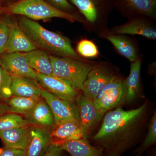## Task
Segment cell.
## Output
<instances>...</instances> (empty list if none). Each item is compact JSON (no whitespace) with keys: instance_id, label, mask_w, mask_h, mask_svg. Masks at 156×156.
<instances>
[{"instance_id":"obj_31","label":"cell","mask_w":156,"mask_h":156,"mask_svg":"<svg viewBox=\"0 0 156 156\" xmlns=\"http://www.w3.org/2000/svg\"><path fill=\"white\" fill-rule=\"evenodd\" d=\"M0 156H26L25 150L19 149L5 148Z\"/></svg>"},{"instance_id":"obj_20","label":"cell","mask_w":156,"mask_h":156,"mask_svg":"<svg viewBox=\"0 0 156 156\" xmlns=\"http://www.w3.org/2000/svg\"><path fill=\"white\" fill-rule=\"evenodd\" d=\"M66 151L71 156H103L100 148L92 146L88 140H73L55 144Z\"/></svg>"},{"instance_id":"obj_23","label":"cell","mask_w":156,"mask_h":156,"mask_svg":"<svg viewBox=\"0 0 156 156\" xmlns=\"http://www.w3.org/2000/svg\"><path fill=\"white\" fill-rule=\"evenodd\" d=\"M52 143L83 138L80 125L73 122H66L55 126L50 133Z\"/></svg>"},{"instance_id":"obj_9","label":"cell","mask_w":156,"mask_h":156,"mask_svg":"<svg viewBox=\"0 0 156 156\" xmlns=\"http://www.w3.org/2000/svg\"><path fill=\"white\" fill-rule=\"evenodd\" d=\"M75 103L79 112L83 139L88 140L91 131L102 120L105 114L96 108L92 101L85 97L82 93L77 97Z\"/></svg>"},{"instance_id":"obj_18","label":"cell","mask_w":156,"mask_h":156,"mask_svg":"<svg viewBox=\"0 0 156 156\" xmlns=\"http://www.w3.org/2000/svg\"><path fill=\"white\" fill-rule=\"evenodd\" d=\"M41 87L37 81L25 76L12 78V96L39 98H41Z\"/></svg>"},{"instance_id":"obj_14","label":"cell","mask_w":156,"mask_h":156,"mask_svg":"<svg viewBox=\"0 0 156 156\" xmlns=\"http://www.w3.org/2000/svg\"><path fill=\"white\" fill-rule=\"evenodd\" d=\"M28 126L50 133L55 126V119L50 106L44 98L38 100L33 109L24 117Z\"/></svg>"},{"instance_id":"obj_5","label":"cell","mask_w":156,"mask_h":156,"mask_svg":"<svg viewBox=\"0 0 156 156\" xmlns=\"http://www.w3.org/2000/svg\"><path fill=\"white\" fill-rule=\"evenodd\" d=\"M50 58L53 75L69 83L79 91H82L84 83L95 63L51 55Z\"/></svg>"},{"instance_id":"obj_6","label":"cell","mask_w":156,"mask_h":156,"mask_svg":"<svg viewBox=\"0 0 156 156\" xmlns=\"http://www.w3.org/2000/svg\"><path fill=\"white\" fill-rule=\"evenodd\" d=\"M125 80L117 75L107 84L93 100L95 107L105 114L126 102Z\"/></svg>"},{"instance_id":"obj_27","label":"cell","mask_w":156,"mask_h":156,"mask_svg":"<svg viewBox=\"0 0 156 156\" xmlns=\"http://www.w3.org/2000/svg\"><path fill=\"white\" fill-rule=\"evenodd\" d=\"M77 53L83 58H94L99 56V52L96 44L87 39L81 40L76 47Z\"/></svg>"},{"instance_id":"obj_33","label":"cell","mask_w":156,"mask_h":156,"mask_svg":"<svg viewBox=\"0 0 156 156\" xmlns=\"http://www.w3.org/2000/svg\"><path fill=\"white\" fill-rule=\"evenodd\" d=\"M10 112L9 106L7 104L2 103L0 100V116Z\"/></svg>"},{"instance_id":"obj_7","label":"cell","mask_w":156,"mask_h":156,"mask_svg":"<svg viewBox=\"0 0 156 156\" xmlns=\"http://www.w3.org/2000/svg\"><path fill=\"white\" fill-rule=\"evenodd\" d=\"M116 76L109 62L95 63L84 83L82 94L93 101L107 84Z\"/></svg>"},{"instance_id":"obj_26","label":"cell","mask_w":156,"mask_h":156,"mask_svg":"<svg viewBox=\"0 0 156 156\" xmlns=\"http://www.w3.org/2000/svg\"><path fill=\"white\" fill-rule=\"evenodd\" d=\"M27 126H28V124L20 115L9 113L0 116V131Z\"/></svg>"},{"instance_id":"obj_15","label":"cell","mask_w":156,"mask_h":156,"mask_svg":"<svg viewBox=\"0 0 156 156\" xmlns=\"http://www.w3.org/2000/svg\"><path fill=\"white\" fill-rule=\"evenodd\" d=\"M52 139L50 133L40 128L30 126L26 156H43L47 153Z\"/></svg>"},{"instance_id":"obj_16","label":"cell","mask_w":156,"mask_h":156,"mask_svg":"<svg viewBox=\"0 0 156 156\" xmlns=\"http://www.w3.org/2000/svg\"><path fill=\"white\" fill-rule=\"evenodd\" d=\"M99 35L110 42L120 55L131 62L135 61L139 57L137 45L129 37L125 35L110 34L108 30L101 33Z\"/></svg>"},{"instance_id":"obj_30","label":"cell","mask_w":156,"mask_h":156,"mask_svg":"<svg viewBox=\"0 0 156 156\" xmlns=\"http://www.w3.org/2000/svg\"><path fill=\"white\" fill-rule=\"evenodd\" d=\"M51 5L64 12L71 14H76V8L67 0H46Z\"/></svg>"},{"instance_id":"obj_12","label":"cell","mask_w":156,"mask_h":156,"mask_svg":"<svg viewBox=\"0 0 156 156\" xmlns=\"http://www.w3.org/2000/svg\"><path fill=\"white\" fill-rule=\"evenodd\" d=\"M114 9L128 18L144 16L156 20V0H113Z\"/></svg>"},{"instance_id":"obj_22","label":"cell","mask_w":156,"mask_h":156,"mask_svg":"<svg viewBox=\"0 0 156 156\" xmlns=\"http://www.w3.org/2000/svg\"><path fill=\"white\" fill-rule=\"evenodd\" d=\"M141 63L142 58L140 55L135 61L131 62L130 73L125 80L126 103L132 102L139 95Z\"/></svg>"},{"instance_id":"obj_25","label":"cell","mask_w":156,"mask_h":156,"mask_svg":"<svg viewBox=\"0 0 156 156\" xmlns=\"http://www.w3.org/2000/svg\"><path fill=\"white\" fill-rule=\"evenodd\" d=\"M141 144L134 151V156H141L148 149L156 143V112L155 111L148 124L147 132Z\"/></svg>"},{"instance_id":"obj_1","label":"cell","mask_w":156,"mask_h":156,"mask_svg":"<svg viewBox=\"0 0 156 156\" xmlns=\"http://www.w3.org/2000/svg\"><path fill=\"white\" fill-rule=\"evenodd\" d=\"M146 102L126 111L118 108L107 112L100 129L92 137L105 156H122L142 141L148 119Z\"/></svg>"},{"instance_id":"obj_19","label":"cell","mask_w":156,"mask_h":156,"mask_svg":"<svg viewBox=\"0 0 156 156\" xmlns=\"http://www.w3.org/2000/svg\"><path fill=\"white\" fill-rule=\"evenodd\" d=\"M29 126L16 127L0 131V139L5 148L25 150L28 141Z\"/></svg>"},{"instance_id":"obj_32","label":"cell","mask_w":156,"mask_h":156,"mask_svg":"<svg viewBox=\"0 0 156 156\" xmlns=\"http://www.w3.org/2000/svg\"><path fill=\"white\" fill-rule=\"evenodd\" d=\"M63 151L57 144L51 143L47 153L43 156H61Z\"/></svg>"},{"instance_id":"obj_8","label":"cell","mask_w":156,"mask_h":156,"mask_svg":"<svg viewBox=\"0 0 156 156\" xmlns=\"http://www.w3.org/2000/svg\"><path fill=\"white\" fill-rule=\"evenodd\" d=\"M41 95L53 112L55 126L65 122H73L80 126L79 112L75 102L56 97L42 88Z\"/></svg>"},{"instance_id":"obj_4","label":"cell","mask_w":156,"mask_h":156,"mask_svg":"<svg viewBox=\"0 0 156 156\" xmlns=\"http://www.w3.org/2000/svg\"><path fill=\"white\" fill-rule=\"evenodd\" d=\"M83 17L88 31L98 34L108 30L107 23L114 9L113 0H67Z\"/></svg>"},{"instance_id":"obj_10","label":"cell","mask_w":156,"mask_h":156,"mask_svg":"<svg viewBox=\"0 0 156 156\" xmlns=\"http://www.w3.org/2000/svg\"><path fill=\"white\" fill-rule=\"evenodd\" d=\"M155 21L144 16L131 17L125 24L112 27L108 32L115 34L137 35L154 40L156 39Z\"/></svg>"},{"instance_id":"obj_28","label":"cell","mask_w":156,"mask_h":156,"mask_svg":"<svg viewBox=\"0 0 156 156\" xmlns=\"http://www.w3.org/2000/svg\"><path fill=\"white\" fill-rule=\"evenodd\" d=\"M12 78L0 66V100H8L12 97Z\"/></svg>"},{"instance_id":"obj_24","label":"cell","mask_w":156,"mask_h":156,"mask_svg":"<svg viewBox=\"0 0 156 156\" xmlns=\"http://www.w3.org/2000/svg\"><path fill=\"white\" fill-rule=\"evenodd\" d=\"M39 98L12 96L7 105L10 113L25 116L33 109Z\"/></svg>"},{"instance_id":"obj_29","label":"cell","mask_w":156,"mask_h":156,"mask_svg":"<svg viewBox=\"0 0 156 156\" xmlns=\"http://www.w3.org/2000/svg\"><path fill=\"white\" fill-rule=\"evenodd\" d=\"M11 23L0 20V55L5 52L10 37Z\"/></svg>"},{"instance_id":"obj_13","label":"cell","mask_w":156,"mask_h":156,"mask_svg":"<svg viewBox=\"0 0 156 156\" xmlns=\"http://www.w3.org/2000/svg\"><path fill=\"white\" fill-rule=\"evenodd\" d=\"M0 66L12 78L28 77L37 81L36 72L29 66L23 53H3L0 55Z\"/></svg>"},{"instance_id":"obj_2","label":"cell","mask_w":156,"mask_h":156,"mask_svg":"<svg viewBox=\"0 0 156 156\" xmlns=\"http://www.w3.org/2000/svg\"><path fill=\"white\" fill-rule=\"evenodd\" d=\"M18 24L37 48L53 56L90 61L81 57L76 52L70 41L66 37L46 29L35 20L23 16Z\"/></svg>"},{"instance_id":"obj_21","label":"cell","mask_w":156,"mask_h":156,"mask_svg":"<svg viewBox=\"0 0 156 156\" xmlns=\"http://www.w3.org/2000/svg\"><path fill=\"white\" fill-rule=\"evenodd\" d=\"M29 65L36 73L45 75H53L50 54L37 49L23 53Z\"/></svg>"},{"instance_id":"obj_17","label":"cell","mask_w":156,"mask_h":156,"mask_svg":"<svg viewBox=\"0 0 156 156\" xmlns=\"http://www.w3.org/2000/svg\"><path fill=\"white\" fill-rule=\"evenodd\" d=\"M5 52L26 53L37 49L16 22L12 23Z\"/></svg>"},{"instance_id":"obj_11","label":"cell","mask_w":156,"mask_h":156,"mask_svg":"<svg viewBox=\"0 0 156 156\" xmlns=\"http://www.w3.org/2000/svg\"><path fill=\"white\" fill-rule=\"evenodd\" d=\"M36 73L42 89L60 99L75 102L80 91L72 85L56 76Z\"/></svg>"},{"instance_id":"obj_3","label":"cell","mask_w":156,"mask_h":156,"mask_svg":"<svg viewBox=\"0 0 156 156\" xmlns=\"http://www.w3.org/2000/svg\"><path fill=\"white\" fill-rule=\"evenodd\" d=\"M3 11L8 14L21 15L34 20L56 17L71 22H84L83 17L80 14L60 11L45 0H19L9 5Z\"/></svg>"}]
</instances>
